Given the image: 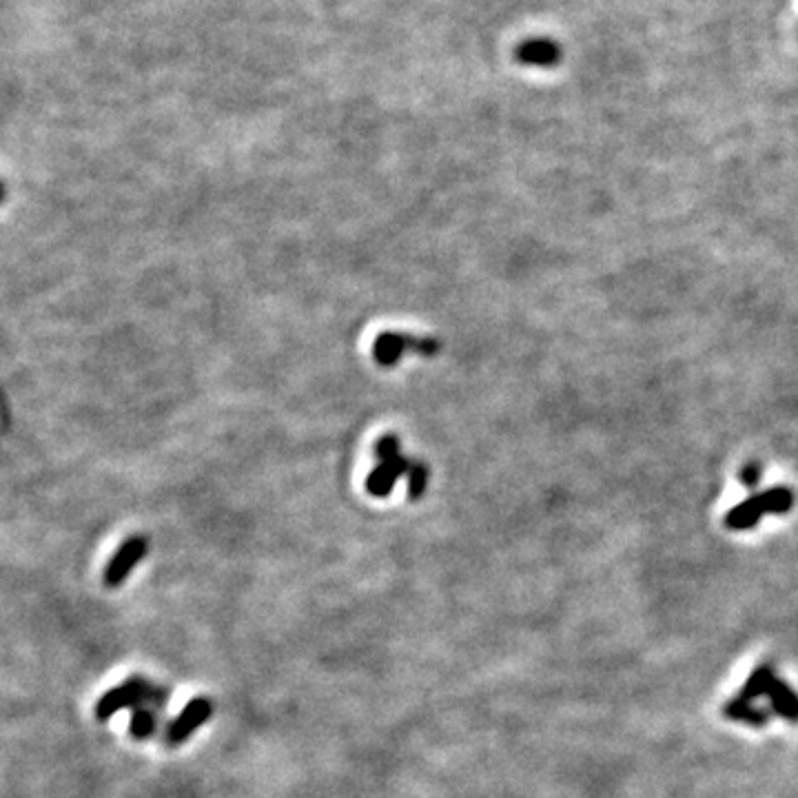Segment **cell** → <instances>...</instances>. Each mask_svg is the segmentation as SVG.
Returning <instances> with one entry per match:
<instances>
[{
	"mask_svg": "<svg viewBox=\"0 0 798 798\" xmlns=\"http://www.w3.org/2000/svg\"><path fill=\"white\" fill-rule=\"evenodd\" d=\"M794 506V493L790 488H770L765 493L741 501L725 515V526L730 530H750L765 515H785Z\"/></svg>",
	"mask_w": 798,
	"mask_h": 798,
	"instance_id": "6da1fadb",
	"label": "cell"
},
{
	"mask_svg": "<svg viewBox=\"0 0 798 798\" xmlns=\"http://www.w3.org/2000/svg\"><path fill=\"white\" fill-rule=\"evenodd\" d=\"M439 349H442V344H439L435 337H417L399 331H384L377 335V340L373 344V357L380 366L391 368L399 364L406 351H415L424 357H435Z\"/></svg>",
	"mask_w": 798,
	"mask_h": 798,
	"instance_id": "7a4b0ae2",
	"label": "cell"
},
{
	"mask_svg": "<svg viewBox=\"0 0 798 798\" xmlns=\"http://www.w3.org/2000/svg\"><path fill=\"white\" fill-rule=\"evenodd\" d=\"M156 692V685H151L147 679L142 677H131L127 681L118 683L116 688L107 690L96 703V719L98 721H109L111 716H116L120 710L127 708H138V705L147 703L151 699V694Z\"/></svg>",
	"mask_w": 798,
	"mask_h": 798,
	"instance_id": "3957f363",
	"label": "cell"
},
{
	"mask_svg": "<svg viewBox=\"0 0 798 798\" xmlns=\"http://www.w3.org/2000/svg\"><path fill=\"white\" fill-rule=\"evenodd\" d=\"M147 552H149L147 537L138 535L127 539L125 544H120L116 555L109 559L105 572H102V583H105L107 588H120L122 583L129 579L133 568L147 557Z\"/></svg>",
	"mask_w": 798,
	"mask_h": 798,
	"instance_id": "277c9868",
	"label": "cell"
},
{
	"mask_svg": "<svg viewBox=\"0 0 798 798\" xmlns=\"http://www.w3.org/2000/svg\"><path fill=\"white\" fill-rule=\"evenodd\" d=\"M213 714V703L207 697H196L191 699L184 710L173 719L167 730H165V743L169 748H178L184 741L189 739L193 732H198L204 723L211 719Z\"/></svg>",
	"mask_w": 798,
	"mask_h": 798,
	"instance_id": "5b68a950",
	"label": "cell"
},
{
	"mask_svg": "<svg viewBox=\"0 0 798 798\" xmlns=\"http://www.w3.org/2000/svg\"><path fill=\"white\" fill-rule=\"evenodd\" d=\"M513 56L524 67L555 69L564 60V49L552 38H528L515 47Z\"/></svg>",
	"mask_w": 798,
	"mask_h": 798,
	"instance_id": "8992f818",
	"label": "cell"
},
{
	"mask_svg": "<svg viewBox=\"0 0 798 798\" xmlns=\"http://www.w3.org/2000/svg\"><path fill=\"white\" fill-rule=\"evenodd\" d=\"M415 459H408L404 455H399L391 462H382L375 470H371L366 477V493L373 497H388L393 493V488L397 484V479L402 475H408V470L413 468Z\"/></svg>",
	"mask_w": 798,
	"mask_h": 798,
	"instance_id": "52a82bcc",
	"label": "cell"
},
{
	"mask_svg": "<svg viewBox=\"0 0 798 798\" xmlns=\"http://www.w3.org/2000/svg\"><path fill=\"white\" fill-rule=\"evenodd\" d=\"M721 712L725 719L748 723V725H752V728H763V725H767L772 719L770 712L763 708H756L754 701H743L741 697H736V699L725 703Z\"/></svg>",
	"mask_w": 798,
	"mask_h": 798,
	"instance_id": "ba28073f",
	"label": "cell"
},
{
	"mask_svg": "<svg viewBox=\"0 0 798 798\" xmlns=\"http://www.w3.org/2000/svg\"><path fill=\"white\" fill-rule=\"evenodd\" d=\"M767 699H770L772 710L783 716L785 721L798 723V694L785 681L776 679L772 683L770 694H767Z\"/></svg>",
	"mask_w": 798,
	"mask_h": 798,
	"instance_id": "9c48e42d",
	"label": "cell"
},
{
	"mask_svg": "<svg viewBox=\"0 0 798 798\" xmlns=\"http://www.w3.org/2000/svg\"><path fill=\"white\" fill-rule=\"evenodd\" d=\"M160 714H162V708H156V705H151V703H142V705H138V708H133V716L129 723L131 739H136V741L151 739V736L158 730Z\"/></svg>",
	"mask_w": 798,
	"mask_h": 798,
	"instance_id": "30bf717a",
	"label": "cell"
},
{
	"mask_svg": "<svg viewBox=\"0 0 798 798\" xmlns=\"http://www.w3.org/2000/svg\"><path fill=\"white\" fill-rule=\"evenodd\" d=\"M774 681H776V677H774L772 665H767V663L759 665V668H756L750 674V679L745 681V685L739 692V697L743 701H756V699H761V697H767Z\"/></svg>",
	"mask_w": 798,
	"mask_h": 798,
	"instance_id": "8fae6325",
	"label": "cell"
},
{
	"mask_svg": "<svg viewBox=\"0 0 798 798\" xmlns=\"http://www.w3.org/2000/svg\"><path fill=\"white\" fill-rule=\"evenodd\" d=\"M428 477H431V470L424 462H415L413 468L408 470V499L419 501L424 497L428 488Z\"/></svg>",
	"mask_w": 798,
	"mask_h": 798,
	"instance_id": "7c38bea8",
	"label": "cell"
},
{
	"mask_svg": "<svg viewBox=\"0 0 798 798\" xmlns=\"http://www.w3.org/2000/svg\"><path fill=\"white\" fill-rule=\"evenodd\" d=\"M399 448H402V442H399L397 435H384L377 439L375 444V455L377 459H382V462H391V459L399 457Z\"/></svg>",
	"mask_w": 798,
	"mask_h": 798,
	"instance_id": "4fadbf2b",
	"label": "cell"
},
{
	"mask_svg": "<svg viewBox=\"0 0 798 798\" xmlns=\"http://www.w3.org/2000/svg\"><path fill=\"white\" fill-rule=\"evenodd\" d=\"M761 475H763V466H761L759 462H750V464H745V466H743L739 479H741V484H743L745 488H754L756 484H759Z\"/></svg>",
	"mask_w": 798,
	"mask_h": 798,
	"instance_id": "5bb4252c",
	"label": "cell"
}]
</instances>
